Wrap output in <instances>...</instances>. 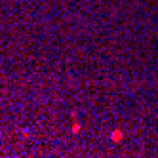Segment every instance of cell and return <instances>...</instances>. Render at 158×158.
I'll return each instance as SVG.
<instances>
[{
    "label": "cell",
    "instance_id": "cell-1",
    "mask_svg": "<svg viewBox=\"0 0 158 158\" xmlns=\"http://www.w3.org/2000/svg\"><path fill=\"white\" fill-rule=\"evenodd\" d=\"M111 139H113L114 143H120V141H122V132H120V130H114V132L111 133Z\"/></svg>",
    "mask_w": 158,
    "mask_h": 158
},
{
    "label": "cell",
    "instance_id": "cell-2",
    "mask_svg": "<svg viewBox=\"0 0 158 158\" xmlns=\"http://www.w3.org/2000/svg\"><path fill=\"white\" fill-rule=\"evenodd\" d=\"M78 132H80V124L74 122V124H72V133H78Z\"/></svg>",
    "mask_w": 158,
    "mask_h": 158
}]
</instances>
